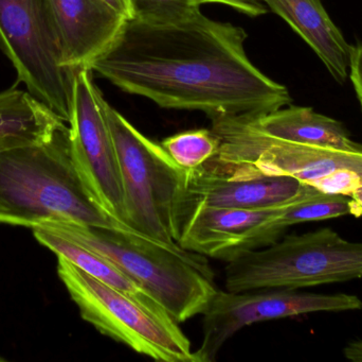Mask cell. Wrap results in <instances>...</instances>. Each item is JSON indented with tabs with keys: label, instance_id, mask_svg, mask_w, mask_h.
Segmentation results:
<instances>
[{
	"label": "cell",
	"instance_id": "cell-1",
	"mask_svg": "<svg viewBox=\"0 0 362 362\" xmlns=\"http://www.w3.org/2000/svg\"><path fill=\"white\" fill-rule=\"evenodd\" d=\"M247 38L242 27L202 13L176 23L127 19L90 70L125 93L163 108L198 111L211 120L289 106L288 89L249 59Z\"/></svg>",
	"mask_w": 362,
	"mask_h": 362
},
{
	"label": "cell",
	"instance_id": "cell-2",
	"mask_svg": "<svg viewBox=\"0 0 362 362\" xmlns=\"http://www.w3.org/2000/svg\"><path fill=\"white\" fill-rule=\"evenodd\" d=\"M52 221L133 231L87 193L72 163L67 125L50 140L0 152V223L33 229Z\"/></svg>",
	"mask_w": 362,
	"mask_h": 362
},
{
	"label": "cell",
	"instance_id": "cell-3",
	"mask_svg": "<svg viewBox=\"0 0 362 362\" xmlns=\"http://www.w3.org/2000/svg\"><path fill=\"white\" fill-rule=\"evenodd\" d=\"M44 225L114 264L151 293L178 324L204 314L218 291L206 257L180 244L170 246L131 230L70 221Z\"/></svg>",
	"mask_w": 362,
	"mask_h": 362
},
{
	"label": "cell",
	"instance_id": "cell-4",
	"mask_svg": "<svg viewBox=\"0 0 362 362\" xmlns=\"http://www.w3.org/2000/svg\"><path fill=\"white\" fill-rule=\"evenodd\" d=\"M218 137L214 157L206 162L232 174H261L297 179L327 195L350 197L362 176V149L342 150L285 142L265 135L242 117L212 120Z\"/></svg>",
	"mask_w": 362,
	"mask_h": 362
},
{
	"label": "cell",
	"instance_id": "cell-5",
	"mask_svg": "<svg viewBox=\"0 0 362 362\" xmlns=\"http://www.w3.org/2000/svg\"><path fill=\"white\" fill-rule=\"evenodd\" d=\"M103 106L120 168L125 225L163 244H178V214L187 169L105 99Z\"/></svg>",
	"mask_w": 362,
	"mask_h": 362
},
{
	"label": "cell",
	"instance_id": "cell-6",
	"mask_svg": "<svg viewBox=\"0 0 362 362\" xmlns=\"http://www.w3.org/2000/svg\"><path fill=\"white\" fill-rule=\"evenodd\" d=\"M362 278V242L331 229L291 235L227 263L226 290L293 289Z\"/></svg>",
	"mask_w": 362,
	"mask_h": 362
},
{
	"label": "cell",
	"instance_id": "cell-7",
	"mask_svg": "<svg viewBox=\"0 0 362 362\" xmlns=\"http://www.w3.org/2000/svg\"><path fill=\"white\" fill-rule=\"evenodd\" d=\"M57 274L83 320L102 335L155 361L198 362L191 342L169 314L151 310L61 255H57Z\"/></svg>",
	"mask_w": 362,
	"mask_h": 362
},
{
	"label": "cell",
	"instance_id": "cell-8",
	"mask_svg": "<svg viewBox=\"0 0 362 362\" xmlns=\"http://www.w3.org/2000/svg\"><path fill=\"white\" fill-rule=\"evenodd\" d=\"M0 50L27 91L68 123L74 72L62 64L46 0H0Z\"/></svg>",
	"mask_w": 362,
	"mask_h": 362
},
{
	"label": "cell",
	"instance_id": "cell-9",
	"mask_svg": "<svg viewBox=\"0 0 362 362\" xmlns=\"http://www.w3.org/2000/svg\"><path fill=\"white\" fill-rule=\"evenodd\" d=\"M91 74L87 68L74 72L68 120L70 155L93 201L127 227L120 168L104 111L105 98Z\"/></svg>",
	"mask_w": 362,
	"mask_h": 362
},
{
	"label": "cell",
	"instance_id": "cell-10",
	"mask_svg": "<svg viewBox=\"0 0 362 362\" xmlns=\"http://www.w3.org/2000/svg\"><path fill=\"white\" fill-rule=\"evenodd\" d=\"M362 310L357 295L299 293L293 289H257L231 293L217 291L204 314L198 362L215 361L223 344L240 329L255 323L314 312Z\"/></svg>",
	"mask_w": 362,
	"mask_h": 362
},
{
	"label": "cell",
	"instance_id": "cell-11",
	"mask_svg": "<svg viewBox=\"0 0 362 362\" xmlns=\"http://www.w3.org/2000/svg\"><path fill=\"white\" fill-rule=\"evenodd\" d=\"M262 210L194 206L180 217L177 244L185 250L227 263L278 242L286 231L279 218L288 206L321 195Z\"/></svg>",
	"mask_w": 362,
	"mask_h": 362
},
{
	"label": "cell",
	"instance_id": "cell-12",
	"mask_svg": "<svg viewBox=\"0 0 362 362\" xmlns=\"http://www.w3.org/2000/svg\"><path fill=\"white\" fill-rule=\"evenodd\" d=\"M319 191L291 176L227 174L206 163L187 169L178 222L180 215L194 206L262 210L285 205Z\"/></svg>",
	"mask_w": 362,
	"mask_h": 362
},
{
	"label": "cell",
	"instance_id": "cell-13",
	"mask_svg": "<svg viewBox=\"0 0 362 362\" xmlns=\"http://www.w3.org/2000/svg\"><path fill=\"white\" fill-rule=\"evenodd\" d=\"M67 69H90L127 19L103 0H46Z\"/></svg>",
	"mask_w": 362,
	"mask_h": 362
},
{
	"label": "cell",
	"instance_id": "cell-14",
	"mask_svg": "<svg viewBox=\"0 0 362 362\" xmlns=\"http://www.w3.org/2000/svg\"><path fill=\"white\" fill-rule=\"evenodd\" d=\"M284 19L314 50L337 82L350 74L353 49L321 0H259Z\"/></svg>",
	"mask_w": 362,
	"mask_h": 362
},
{
	"label": "cell",
	"instance_id": "cell-15",
	"mask_svg": "<svg viewBox=\"0 0 362 362\" xmlns=\"http://www.w3.org/2000/svg\"><path fill=\"white\" fill-rule=\"evenodd\" d=\"M242 118L252 129L276 140L342 150L362 149L340 121L319 114L312 108L289 104L288 108L268 114Z\"/></svg>",
	"mask_w": 362,
	"mask_h": 362
},
{
	"label": "cell",
	"instance_id": "cell-16",
	"mask_svg": "<svg viewBox=\"0 0 362 362\" xmlns=\"http://www.w3.org/2000/svg\"><path fill=\"white\" fill-rule=\"evenodd\" d=\"M66 123L29 91H0V152L50 140Z\"/></svg>",
	"mask_w": 362,
	"mask_h": 362
},
{
	"label": "cell",
	"instance_id": "cell-17",
	"mask_svg": "<svg viewBox=\"0 0 362 362\" xmlns=\"http://www.w3.org/2000/svg\"><path fill=\"white\" fill-rule=\"evenodd\" d=\"M32 230L35 239L42 246L52 251L57 256L61 255L65 257L93 278L132 295L151 310L168 314L151 293L107 259L59 235L48 225H38Z\"/></svg>",
	"mask_w": 362,
	"mask_h": 362
},
{
	"label": "cell",
	"instance_id": "cell-18",
	"mask_svg": "<svg viewBox=\"0 0 362 362\" xmlns=\"http://www.w3.org/2000/svg\"><path fill=\"white\" fill-rule=\"evenodd\" d=\"M161 146L185 169H196L216 154L219 140L212 130L195 129L165 138Z\"/></svg>",
	"mask_w": 362,
	"mask_h": 362
},
{
	"label": "cell",
	"instance_id": "cell-19",
	"mask_svg": "<svg viewBox=\"0 0 362 362\" xmlns=\"http://www.w3.org/2000/svg\"><path fill=\"white\" fill-rule=\"evenodd\" d=\"M351 215L350 197L342 195H321L296 202L279 218L285 229L299 223L329 220Z\"/></svg>",
	"mask_w": 362,
	"mask_h": 362
},
{
	"label": "cell",
	"instance_id": "cell-20",
	"mask_svg": "<svg viewBox=\"0 0 362 362\" xmlns=\"http://www.w3.org/2000/svg\"><path fill=\"white\" fill-rule=\"evenodd\" d=\"M132 18L151 23H176L202 13L204 0H131ZM131 18V19H132Z\"/></svg>",
	"mask_w": 362,
	"mask_h": 362
},
{
	"label": "cell",
	"instance_id": "cell-21",
	"mask_svg": "<svg viewBox=\"0 0 362 362\" xmlns=\"http://www.w3.org/2000/svg\"><path fill=\"white\" fill-rule=\"evenodd\" d=\"M204 1L206 4H226L250 17H259L267 13L265 4L259 0H204Z\"/></svg>",
	"mask_w": 362,
	"mask_h": 362
},
{
	"label": "cell",
	"instance_id": "cell-22",
	"mask_svg": "<svg viewBox=\"0 0 362 362\" xmlns=\"http://www.w3.org/2000/svg\"><path fill=\"white\" fill-rule=\"evenodd\" d=\"M349 76L354 85L362 111V44L353 49Z\"/></svg>",
	"mask_w": 362,
	"mask_h": 362
},
{
	"label": "cell",
	"instance_id": "cell-23",
	"mask_svg": "<svg viewBox=\"0 0 362 362\" xmlns=\"http://www.w3.org/2000/svg\"><path fill=\"white\" fill-rule=\"evenodd\" d=\"M350 212L356 218L362 217V176L358 186L350 196Z\"/></svg>",
	"mask_w": 362,
	"mask_h": 362
},
{
	"label": "cell",
	"instance_id": "cell-24",
	"mask_svg": "<svg viewBox=\"0 0 362 362\" xmlns=\"http://www.w3.org/2000/svg\"><path fill=\"white\" fill-rule=\"evenodd\" d=\"M103 1L112 6L119 14L122 15L125 19H131L133 17L131 0H103Z\"/></svg>",
	"mask_w": 362,
	"mask_h": 362
},
{
	"label": "cell",
	"instance_id": "cell-25",
	"mask_svg": "<svg viewBox=\"0 0 362 362\" xmlns=\"http://www.w3.org/2000/svg\"><path fill=\"white\" fill-rule=\"evenodd\" d=\"M344 353L349 361L362 362V340L349 344L344 348Z\"/></svg>",
	"mask_w": 362,
	"mask_h": 362
},
{
	"label": "cell",
	"instance_id": "cell-26",
	"mask_svg": "<svg viewBox=\"0 0 362 362\" xmlns=\"http://www.w3.org/2000/svg\"><path fill=\"white\" fill-rule=\"evenodd\" d=\"M6 359L2 358V357H0V362H6Z\"/></svg>",
	"mask_w": 362,
	"mask_h": 362
}]
</instances>
